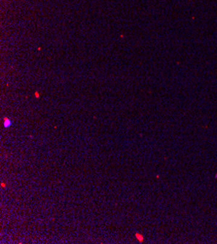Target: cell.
I'll return each instance as SVG.
<instances>
[{
  "label": "cell",
  "mask_w": 217,
  "mask_h": 244,
  "mask_svg": "<svg viewBox=\"0 0 217 244\" xmlns=\"http://www.w3.org/2000/svg\"><path fill=\"white\" fill-rule=\"evenodd\" d=\"M11 125H12V121L10 119L6 118L5 120H4V127H9Z\"/></svg>",
  "instance_id": "obj_1"
},
{
  "label": "cell",
  "mask_w": 217,
  "mask_h": 244,
  "mask_svg": "<svg viewBox=\"0 0 217 244\" xmlns=\"http://www.w3.org/2000/svg\"><path fill=\"white\" fill-rule=\"evenodd\" d=\"M135 236H136V238H137V239H139V241H140V242L143 240V237L141 236L139 233H136V234H135Z\"/></svg>",
  "instance_id": "obj_2"
}]
</instances>
